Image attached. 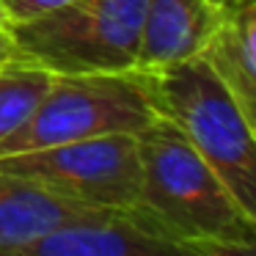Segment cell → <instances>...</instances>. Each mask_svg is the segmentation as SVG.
Returning <instances> with one entry per match:
<instances>
[{"label":"cell","instance_id":"cell-1","mask_svg":"<svg viewBox=\"0 0 256 256\" xmlns=\"http://www.w3.org/2000/svg\"><path fill=\"white\" fill-rule=\"evenodd\" d=\"M140 206L188 256H248L256 248V218L242 210L215 168L168 118L157 116L138 135Z\"/></svg>","mask_w":256,"mask_h":256},{"label":"cell","instance_id":"cell-2","mask_svg":"<svg viewBox=\"0 0 256 256\" xmlns=\"http://www.w3.org/2000/svg\"><path fill=\"white\" fill-rule=\"evenodd\" d=\"M157 116L168 118L256 218V124L204 58L146 72Z\"/></svg>","mask_w":256,"mask_h":256},{"label":"cell","instance_id":"cell-3","mask_svg":"<svg viewBox=\"0 0 256 256\" xmlns=\"http://www.w3.org/2000/svg\"><path fill=\"white\" fill-rule=\"evenodd\" d=\"M146 0H72L14 22L20 58L52 74H118L138 69Z\"/></svg>","mask_w":256,"mask_h":256},{"label":"cell","instance_id":"cell-4","mask_svg":"<svg viewBox=\"0 0 256 256\" xmlns=\"http://www.w3.org/2000/svg\"><path fill=\"white\" fill-rule=\"evenodd\" d=\"M157 118L149 74H56L34 116L0 144L3 154L47 149L100 135H138Z\"/></svg>","mask_w":256,"mask_h":256},{"label":"cell","instance_id":"cell-5","mask_svg":"<svg viewBox=\"0 0 256 256\" xmlns=\"http://www.w3.org/2000/svg\"><path fill=\"white\" fill-rule=\"evenodd\" d=\"M0 168L47 188L50 193L86 206L140 204L138 138L127 132L72 140L47 149L3 154Z\"/></svg>","mask_w":256,"mask_h":256},{"label":"cell","instance_id":"cell-6","mask_svg":"<svg viewBox=\"0 0 256 256\" xmlns=\"http://www.w3.org/2000/svg\"><path fill=\"white\" fill-rule=\"evenodd\" d=\"M20 256H188L184 248L144 210L80 206L52 226Z\"/></svg>","mask_w":256,"mask_h":256},{"label":"cell","instance_id":"cell-7","mask_svg":"<svg viewBox=\"0 0 256 256\" xmlns=\"http://www.w3.org/2000/svg\"><path fill=\"white\" fill-rule=\"evenodd\" d=\"M198 58L256 124V0H232L218 8Z\"/></svg>","mask_w":256,"mask_h":256},{"label":"cell","instance_id":"cell-8","mask_svg":"<svg viewBox=\"0 0 256 256\" xmlns=\"http://www.w3.org/2000/svg\"><path fill=\"white\" fill-rule=\"evenodd\" d=\"M218 6L212 0H146L140 22V72L182 64L201 52L215 22Z\"/></svg>","mask_w":256,"mask_h":256},{"label":"cell","instance_id":"cell-9","mask_svg":"<svg viewBox=\"0 0 256 256\" xmlns=\"http://www.w3.org/2000/svg\"><path fill=\"white\" fill-rule=\"evenodd\" d=\"M86 204L50 193L25 176L0 168V256H20L28 242L50 232Z\"/></svg>","mask_w":256,"mask_h":256},{"label":"cell","instance_id":"cell-10","mask_svg":"<svg viewBox=\"0 0 256 256\" xmlns=\"http://www.w3.org/2000/svg\"><path fill=\"white\" fill-rule=\"evenodd\" d=\"M56 74L25 58L0 66V144L14 135L39 108Z\"/></svg>","mask_w":256,"mask_h":256},{"label":"cell","instance_id":"cell-11","mask_svg":"<svg viewBox=\"0 0 256 256\" xmlns=\"http://www.w3.org/2000/svg\"><path fill=\"white\" fill-rule=\"evenodd\" d=\"M66 3H72V0H3L12 25L14 22H25V20H34V17L47 14V12H56V8L66 6Z\"/></svg>","mask_w":256,"mask_h":256},{"label":"cell","instance_id":"cell-12","mask_svg":"<svg viewBox=\"0 0 256 256\" xmlns=\"http://www.w3.org/2000/svg\"><path fill=\"white\" fill-rule=\"evenodd\" d=\"M14 58H20V50H17V42H14L12 25H8V28H0V66L14 61Z\"/></svg>","mask_w":256,"mask_h":256},{"label":"cell","instance_id":"cell-13","mask_svg":"<svg viewBox=\"0 0 256 256\" xmlns=\"http://www.w3.org/2000/svg\"><path fill=\"white\" fill-rule=\"evenodd\" d=\"M8 25H12V20H8L6 6H3V0H0V28H8Z\"/></svg>","mask_w":256,"mask_h":256}]
</instances>
